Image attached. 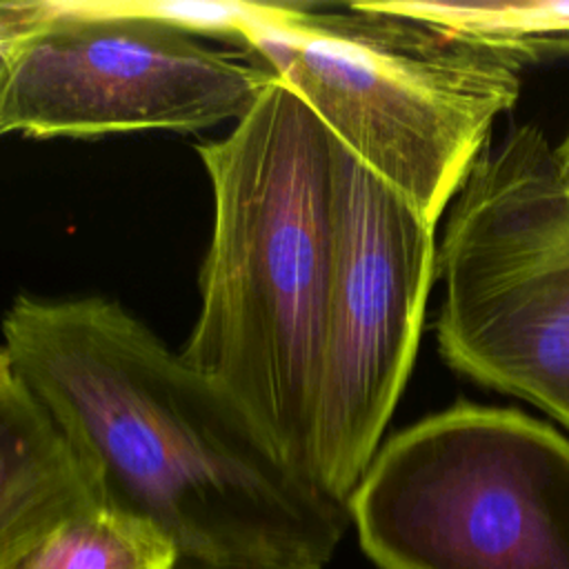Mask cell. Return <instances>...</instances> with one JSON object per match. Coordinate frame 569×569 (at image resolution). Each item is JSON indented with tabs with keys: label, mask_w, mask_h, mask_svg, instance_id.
<instances>
[{
	"label": "cell",
	"mask_w": 569,
	"mask_h": 569,
	"mask_svg": "<svg viewBox=\"0 0 569 569\" xmlns=\"http://www.w3.org/2000/svg\"><path fill=\"white\" fill-rule=\"evenodd\" d=\"M100 505L87 467L53 420L20 387L0 396V569L47 533Z\"/></svg>",
	"instance_id": "cell-8"
},
{
	"label": "cell",
	"mask_w": 569,
	"mask_h": 569,
	"mask_svg": "<svg viewBox=\"0 0 569 569\" xmlns=\"http://www.w3.org/2000/svg\"><path fill=\"white\" fill-rule=\"evenodd\" d=\"M56 13V0H0V44H16Z\"/></svg>",
	"instance_id": "cell-11"
},
{
	"label": "cell",
	"mask_w": 569,
	"mask_h": 569,
	"mask_svg": "<svg viewBox=\"0 0 569 569\" xmlns=\"http://www.w3.org/2000/svg\"><path fill=\"white\" fill-rule=\"evenodd\" d=\"M18 380L13 376V367H11V360L9 356L4 353V349H0V396L16 389Z\"/></svg>",
	"instance_id": "cell-12"
},
{
	"label": "cell",
	"mask_w": 569,
	"mask_h": 569,
	"mask_svg": "<svg viewBox=\"0 0 569 569\" xmlns=\"http://www.w3.org/2000/svg\"><path fill=\"white\" fill-rule=\"evenodd\" d=\"M178 569H320V567H207V565L189 562L182 558Z\"/></svg>",
	"instance_id": "cell-15"
},
{
	"label": "cell",
	"mask_w": 569,
	"mask_h": 569,
	"mask_svg": "<svg viewBox=\"0 0 569 569\" xmlns=\"http://www.w3.org/2000/svg\"><path fill=\"white\" fill-rule=\"evenodd\" d=\"M180 562L178 545L156 522L98 505L58 525L9 569H178Z\"/></svg>",
	"instance_id": "cell-9"
},
{
	"label": "cell",
	"mask_w": 569,
	"mask_h": 569,
	"mask_svg": "<svg viewBox=\"0 0 569 569\" xmlns=\"http://www.w3.org/2000/svg\"><path fill=\"white\" fill-rule=\"evenodd\" d=\"M387 4L502 51L522 67L569 58V0H387Z\"/></svg>",
	"instance_id": "cell-10"
},
{
	"label": "cell",
	"mask_w": 569,
	"mask_h": 569,
	"mask_svg": "<svg viewBox=\"0 0 569 569\" xmlns=\"http://www.w3.org/2000/svg\"><path fill=\"white\" fill-rule=\"evenodd\" d=\"M436 278L442 360L569 427V187L536 124L489 144L467 173Z\"/></svg>",
	"instance_id": "cell-5"
},
{
	"label": "cell",
	"mask_w": 569,
	"mask_h": 569,
	"mask_svg": "<svg viewBox=\"0 0 569 569\" xmlns=\"http://www.w3.org/2000/svg\"><path fill=\"white\" fill-rule=\"evenodd\" d=\"M553 149H556V162H558V169H560V173H562V180H565V184L569 187V131H567V136L562 138V142L556 144Z\"/></svg>",
	"instance_id": "cell-14"
},
{
	"label": "cell",
	"mask_w": 569,
	"mask_h": 569,
	"mask_svg": "<svg viewBox=\"0 0 569 569\" xmlns=\"http://www.w3.org/2000/svg\"><path fill=\"white\" fill-rule=\"evenodd\" d=\"M336 251L325 309L311 478L349 498L409 380L436 278L433 227L333 140Z\"/></svg>",
	"instance_id": "cell-6"
},
{
	"label": "cell",
	"mask_w": 569,
	"mask_h": 569,
	"mask_svg": "<svg viewBox=\"0 0 569 569\" xmlns=\"http://www.w3.org/2000/svg\"><path fill=\"white\" fill-rule=\"evenodd\" d=\"M9 49H11V44H0V138L4 136V129H2V96H4L7 73H9Z\"/></svg>",
	"instance_id": "cell-13"
},
{
	"label": "cell",
	"mask_w": 569,
	"mask_h": 569,
	"mask_svg": "<svg viewBox=\"0 0 569 569\" xmlns=\"http://www.w3.org/2000/svg\"><path fill=\"white\" fill-rule=\"evenodd\" d=\"M276 78L249 56L133 11L127 0H56L9 49L4 133L198 131L238 122Z\"/></svg>",
	"instance_id": "cell-7"
},
{
	"label": "cell",
	"mask_w": 569,
	"mask_h": 569,
	"mask_svg": "<svg viewBox=\"0 0 569 569\" xmlns=\"http://www.w3.org/2000/svg\"><path fill=\"white\" fill-rule=\"evenodd\" d=\"M349 518L378 569H569V438L456 402L378 449Z\"/></svg>",
	"instance_id": "cell-4"
},
{
	"label": "cell",
	"mask_w": 569,
	"mask_h": 569,
	"mask_svg": "<svg viewBox=\"0 0 569 569\" xmlns=\"http://www.w3.org/2000/svg\"><path fill=\"white\" fill-rule=\"evenodd\" d=\"M20 387L91 473L100 505L207 567H325L349 507L289 469L244 413L124 307L20 296L2 318Z\"/></svg>",
	"instance_id": "cell-1"
},
{
	"label": "cell",
	"mask_w": 569,
	"mask_h": 569,
	"mask_svg": "<svg viewBox=\"0 0 569 569\" xmlns=\"http://www.w3.org/2000/svg\"><path fill=\"white\" fill-rule=\"evenodd\" d=\"M236 44L431 224L520 96L518 60L387 0L253 2Z\"/></svg>",
	"instance_id": "cell-3"
},
{
	"label": "cell",
	"mask_w": 569,
	"mask_h": 569,
	"mask_svg": "<svg viewBox=\"0 0 569 569\" xmlns=\"http://www.w3.org/2000/svg\"><path fill=\"white\" fill-rule=\"evenodd\" d=\"M196 151L213 224L200 311L180 356L316 487L311 433L336 251L333 138L273 80L224 138Z\"/></svg>",
	"instance_id": "cell-2"
}]
</instances>
